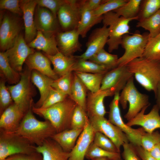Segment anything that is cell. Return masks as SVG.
<instances>
[{
    "label": "cell",
    "instance_id": "1",
    "mask_svg": "<svg viewBox=\"0 0 160 160\" xmlns=\"http://www.w3.org/2000/svg\"><path fill=\"white\" fill-rule=\"evenodd\" d=\"M32 108L26 112L15 132L38 146L57 132L49 121L37 119L33 114Z\"/></svg>",
    "mask_w": 160,
    "mask_h": 160
},
{
    "label": "cell",
    "instance_id": "2",
    "mask_svg": "<svg viewBox=\"0 0 160 160\" xmlns=\"http://www.w3.org/2000/svg\"><path fill=\"white\" fill-rule=\"evenodd\" d=\"M126 66L139 84L146 90L155 93L160 82V63L142 57Z\"/></svg>",
    "mask_w": 160,
    "mask_h": 160
},
{
    "label": "cell",
    "instance_id": "3",
    "mask_svg": "<svg viewBox=\"0 0 160 160\" xmlns=\"http://www.w3.org/2000/svg\"><path fill=\"white\" fill-rule=\"evenodd\" d=\"M77 105L68 96L63 101L47 108L33 105L32 110L33 113L49 121L58 133L71 129V118Z\"/></svg>",
    "mask_w": 160,
    "mask_h": 160
},
{
    "label": "cell",
    "instance_id": "4",
    "mask_svg": "<svg viewBox=\"0 0 160 160\" xmlns=\"http://www.w3.org/2000/svg\"><path fill=\"white\" fill-rule=\"evenodd\" d=\"M119 102L124 109L127 108V103L129 104L128 110L124 116L128 121L135 116L144 108L150 104L149 96L140 92L136 88L134 76L129 79L121 90Z\"/></svg>",
    "mask_w": 160,
    "mask_h": 160
},
{
    "label": "cell",
    "instance_id": "5",
    "mask_svg": "<svg viewBox=\"0 0 160 160\" xmlns=\"http://www.w3.org/2000/svg\"><path fill=\"white\" fill-rule=\"evenodd\" d=\"M37 146L16 132L0 129V160L17 154L36 151Z\"/></svg>",
    "mask_w": 160,
    "mask_h": 160
},
{
    "label": "cell",
    "instance_id": "6",
    "mask_svg": "<svg viewBox=\"0 0 160 160\" xmlns=\"http://www.w3.org/2000/svg\"><path fill=\"white\" fill-rule=\"evenodd\" d=\"M134 20H138V18H125L119 16L113 11L103 15V24L107 26L109 30V37L107 44L109 52L119 48L123 36L129 33V23Z\"/></svg>",
    "mask_w": 160,
    "mask_h": 160
},
{
    "label": "cell",
    "instance_id": "7",
    "mask_svg": "<svg viewBox=\"0 0 160 160\" xmlns=\"http://www.w3.org/2000/svg\"><path fill=\"white\" fill-rule=\"evenodd\" d=\"M31 71L27 68L20 73V78L16 84L7 87L14 102L27 112L33 105L34 91L31 78Z\"/></svg>",
    "mask_w": 160,
    "mask_h": 160
},
{
    "label": "cell",
    "instance_id": "8",
    "mask_svg": "<svg viewBox=\"0 0 160 160\" xmlns=\"http://www.w3.org/2000/svg\"><path fill=\"white\" fill-rule=\"evenodd\" d=\"M149 38V33L141 34L136 33L132 35H124L121 44L124 52L119 58L117 66L126 65L133 60L143 57Z\"/></svg>",
    "mask_w": 160,
    "mask_h": 160
},
{
    "label": "cell",
    "instance_id": "9",
    "mask_svg": "<svg viewBox=\"0 0 160 160\" xmlns=\"http://www.w3.org/2000/svg\"><path fill=\"white\" fill-rule=\"evenodd\" d=\"M119 92L116 93L109 104L108 120L119 127L126 135L129 142L134 146H141L142 136L145 132L142 127L133 129L124 122L119 107Z\"/></svg>",
    "mask_w": 160,
    "mask_h": 160
},
{
    "label": "cell",
    "instance_id": "10",
    "mask_svg": "<svg viewBox=\"0 0 160 160\" xmlns=\"http://www.w3.org/2000/svg\"><path fill=\"white\" fill-rule=\"evenodd\" d=\"M0 47L1 52L11 48L20 34L21 26L17 17L7 12L0 21Z\"/></svg>",
    "mask_w": 160,
    "mask_h": 160
},
{
    "label": "cell",
    "instance_id": "11",
    "mask_svg": "<svg viewBox=\"0 0 160 160\" xmlns=\"http://www.w3.org/2000/svg\"><path fill=\"white\" fill-rule=\"evenodd\" d=\"M81 13L80 0H65L57 14L59 23L65 31L77 29Z\"/></svg>",
    "mask_w": 160,
    "mask_h": 160
},
{
    "label": "cell",
    "instance_id": "12",
    "mask_svg": "<svg viewBox=\"0 0 160 160\" xmlns=\"http://www.w3.org/2000/svg\"><path fill=\"white\" fill-rule=\"evenodd\" d=\"M89 119L95 132H100L110 139L120 152V148L123 145L129 142L126 135L104 116H95Z\"/></svg>",
    "mask_w": 160,
    "mask_h": 160
},
{
    "label": "cell",
    "instance_id": "13",
    "mask_svg": "<svg viewBox=\"0 0 160 160\" xmlns=\"http://www.w3.org/2000/svg\"><path fill=\"white\" fill-rule=\"evenodd\" d=\"M134 76L126 65L118 66L104 75L100 90H109L113 94L120 92L129 79Z\"/></svg>",
    "mask_w": 160,
    "mask_h": 160
},
{
    "label": "cell",
    "instance_id": "14",
    "mask_svg": "<svg viewBox=\"0 0 160 160\" xmlns=\"http://www.w3.org/2000/svg\"><path fill=\"white\" fill-rule=\"evenodd\" d=\"M5 52L11 66L16 71L20 73L27 57L35 51L28 46L24 36L20 34L13 46Z\"/></svg>",
    "mask_w": 160,
    "mask_h": 160
},
{
    "label": "cell",
    "instance_id": "15",
    "mask_svg": "<svg viewBox=\"0 0 160 160\" xmlns=\"http://www.w3.org/2000/svg\"><path fill=\"white\" fill-rule=\"evenodd\" d=\"M109 35L108 28L105 25L93 30L86 43L85 51L80 55L75 56L77 59L89 60L93 56L104 48L107 43Z\"/></svg>",
    "mask_w": 160,
    "mask_h": 160
},
{
    "label": "cell",
    "instance_id": "16",
    "mask_svg": "<svg viewBox=\"0 0 160 160\" xmlns=\"http://www.w3.org/2000/svg\"><path fill=\"white\" fill-rule=\"evenodd\" d=\"M149 106L143 108L135 116L128 121L126 124L130 127L135 125L141 126L145 132L149 133L160 128V115L158 106L154 105L149 112L145 114V111Z\"/></svg>",
    "mask_w": 160,
    "mask_h": 160
},
{
    "label": "cell",
    "instance_id": "17",
    "mask_svg": "<svg viewBox=\"0 0 160 160\" xmlns=\"http://www.w3.org/2000/svg\"><path fill=\"white\" fill-rule=\"evenodd\" d=\"M34 22L37 31L45 35L56 34L59 32L57 17L47 8L37 5L35 11Z\"/></svg>",
    "mask_w": 160,
    "mask_h": 160
},
{
    "label": "cell",
    "instance_id": "18",
    "mask_svg": "<svg viewBox=\"0 0 160 160\" xmlns=\"http://www.w3.org/2000/svg\"><path fill=\"white\" fill-rule=\"evenodd\" d=\"M79 35L77 29L58 32L56 35L59 51L68 56H72L81 50V44L79 41Z\"/></svg>",
    "mask_w": 160,
    "mask_h": 160
},
{
    "label": "cell",
    "instance_id": "19",
    "mask_svg": "<svg viewBox=\"0 0 160 160\" xmlns=\"http://www.w3.org/2000/svg\"><path fill=\"white\" fill-rule=\"evenodd\" d=\"M95 132L89 119L74 147L70 152L68 160H84L87 150L93 141Z\"/></svg>",
    "mask_w": 160,
    "mask_h": 160
},
{
    "label": "cell",
    "instance_id": "20",
    "mask_svg": "<svg viewBox=\"0 0 160 160\" xmlns=\"http://www.w3.org/2000/svg\"><path fill=\"white\" fill-rule=\"evenodd\" d=\"M20 5L24 25V38L28 44L35 39L37 33L34 22L35 11L37 4L35 0H20Z\"/></svg>",
    "mask_w": 160,
    "mask_h": 160
},
{
    "label": "cell",
    "instance_id": "21",
    "mask_svg": "<svg viewBox=\"0 0 160 160\" xmlns=\"http://www.w3.org/2000/svg\"><path fill=\"white\" fill-rule=\"evenodd\" d=\"M26 113L14 102L0 115V129L15 132Z\"/></svg>",
    "mask_w": 160,
    "mask_h": 160
},
{
    "label": "cell",
    "instance_id": "22",
    "mask_svg": "<svg viewBox=\"0 0 160 160\" xmlns=\"http://www.w3.org/2000/svg\"><path fill=\"white\" fill-rule=\"evenodd\" d=\"M114 95L109 90H99L95 93L89 92L87 95L86 111L89 118L104 117L106 113L104 103L106 97Z\"/></svg>",
    "mask_w": 160,
    "mask_h": 160
},
{
    "label": "cell",
    "instance_id": "23",
    "mask_svg": "<svg viewBox=\"0 0 160 160\" xmlns=\"http://www.w3.org/2000/svg\"><path fill=\"white\" fill-rule=\"evenodd\" d=\"M25 63L30 70H36L55 80L59 77L55 73L51 66V62L44 54L35 52L28 56Z\"/></svg>",
    "mask_w": 160,
    "mask_h": 160
},
{
    "label": "cell",
    "instance_id": "24",
    "mask_svg": "<svg viewBox=\"0 0 160 160\" xmlns=\"http://www.w3.org/2000/svg\"><path fill=\"white\" fill-rule=\"evenodd\" d=\"M36 151L42 155L43 160H68L70 153L64 151L59 145L51 138L46 140Z\"/></svg>",
    "mask_w": 160,
    "mask_h": 160
},
{
    "label": "cell",
    "instance_id": "25",
    "mask_svg": "<svg viewBox=\"0 0 160 160\" xmlns=\"http://www.w3.org/2000/svg\"><path fill=\"white\" fill-rule=\"evenodd\" d=\"M56 35H45L41 32L37 31L36 37L28 44L33 49H36L42 51L46 55H54L59 51Z\"/></svg>",
    "mask_w": 160,
    "mask_h": 160
},
{
    "label": "cell",
    "instance_id": "26",
    "mask_svg": "<svg viewBox=\"0 0 160 160\" xmlns=\"http://www.w3.org/2000/svg\"><path fill=\"white\" fill-rule=\"evenodd\" d=\"M53 65V70L59 77L73 72V68L77 59L75 56H68L59 51L56 54L50 55L44 54Z\"/></svg>",
    "mask_w": 160,
    "mask_h": 160
},
{
    "label": "cell",
    "instance_id": "27",
    "mask_svg": "<svg viewBox=\"0 0 160 160\" xmlns=\"http://www.w3.org/2000/svg\"><path fill=\"white\" fill-rule=\"evenodd\" d=\"M31 78L32 84L38 88L40 96L39 100L34 104L33 106L39 108L47 98L54 80L35 70L31 71Z\"/></svg>",
    "mask_w": 160,
    "mask_h": 160
},
{
    "label": "cell",
    "instance_id": "28",
    "mask_svg": "<svg viewBox=\"0 0 160 160\" xmlns=\"http://www.w3.org/2000/svg\"><path fill=\"white\" fill-rule=\"evenodd\" d=\"M83 129H67L56 133L50 138L57 142L64 151L70 153L74 147Z\"/></svg>",
    "mask_w": 160,
    "mask_h": 160
},
{
    "label": "cell",
    "instance_id": "29",
    "mask_svg": "<svg viewBox=\"0 0 160 160\" xmlns=\"http://www.w3.org/2000/svg\"><path fill=\"white\" fill-rule=\"evenodd\" d=\"M103 17V16L96 15L93 11H81V18L77 28L79 35L83 38L86 37L87 33L92 27L102 21Z\"/></svg>",
    "mask_w": 160,
    "mask_h": 160
},
{
    "label": "cell",
    "instance_id": "30",
    "mask_svg": "<svg viewBox=\"0 0 160 160\" xmlns=\"http://www.w3.org/2000/svg\"><path fill=\"white\" fill-rule=\"evenodd\" d=\"M73 73V85L71 93L68 97L77 105L86 111L87 89L74 72Z\"/></svg>",
    "mask_w": 160,
    "mask_h": 160
},
{
    "label": "cell",
    "instance_id": "31",
    "mask_svg": "<svg viewBox=\"0 0 160 160\" xmlns=\"http://www.w3.org/2000/svg\"><path fill=\"white\" fill-rule=\"evenodd\" d=\"M0 71L1 78L9 84H15L20 80V73L11 66L5 51L0 52Z\"/></svg>",
    "mask_w": 160,
    "mask_h": 160
},
{
    "label": "cell",
    "instance_id": "32",
    "mask_svg": "<svg viewBox=\"0 0 160 160\" xmlns=\"http://www.w3.org/2000/svg\"><path fill=\"white\" fill-rule=\"evenodd\" d=\"M74 72L87 89L92 93H95L100 90L103 78L105 74Z\"/></svg>",
    "mask_w": 160,
    "mask_h": 160
},
{
    "label": "cell",
    "instance_id": "33",
    "mask_svg": "<svg viewBox=\"0 0 160 160\" xmlns=\"http://www.w3.org/2000/svg\"><path fill=\"white\" fill-rule=\"evenodd\" d=\"M136 26L149 32V38H154L160 33V10L152 15L138 20Z\"/></svg>",
    "mask_w": 160,
    "mask_h": 160
},
{
    "label": "cell",
    "instance_id": "34",
    "mask_svg": "<svg viewBox=\"0 0 160 160\" xmlns=\"http://www.w3.org/2000/svg\"><path fill=\"white\" fill-rule=\"evenodd\" d=\"M108 71L105 66L89 60L78 59L72 69L73 72L92 73L105 74Z\"/></svg>",
    "mask_w": 160,
    "mask_h": 160
},
{
    "label": "cell",
    "instance_id": "35",
    "mask_svg": "<svg viewBox=\"0 0 160 160\" xmlns=\"http://www.w3.org/2000/svg\"><path fill=\"white\" fill-rule=\"evenodd\" d=\"M118 55L110 54L103 48L93 56L89 60L105 67L109 71L118 66Z\"/></svg>",
    "mask_w": 160,
    "mask_h": 160
},
{
    "label": "cell",
    "instance_id": "36",
    "mask_svg": "<svg viewBox=\"0 0 160 160\" xmlns=\"http://www.w3.org/2000/svg\"><path fill=\"white\" fill-rule=\"evenodd\" d=\"M141 0H129L123 6L113 11L127 19L137 18L140 9Z\"/></svg>",
    "mask_w": 160,
    "mask_h": 160
},
{
    "label": "cell",
    "instance_id": "37",
    "mask_svg": "<svg viewBox=\"0 0 160 160\" xmlns=\"http://www.w3.org/2000/svg\"><path fill=\"white\" fill-rule=\"evenodd\" d=\"M143 57L160 63V35L149 37Z\"/></svg>",
    "mask_w": 160,
    "mask_h": 160
},
{
    "label": "cell",
    "instance_id": "38",
    "mask_svg": "<svg viewBox=\"0 0 160 160\" xmlns=\"http://www.w3.org/2000/svg\"><path fill=\"white\" fill-rule=\"evenodd\" d=\"M99 157H105L110 160H119L121 159L120 153L111 152L104 150L95 145L92 142L87 150L85 158L91 160Z\"/></svg>",
    "mask_w": 160,
    "mask_h": 160
},
{
    "label": "cell",
    "instance_id": "39",
    "mask_svg": "<svg viewBox=\"0 0 160 160\" xmlns=\"http://www.w3.org/2000/svg\"><path fill=\"white\" fill-rule=\"evenodd\" d=\"M74 78L73 72H69L54 80L52 87L68 96L71 93Z\"/></svg>",
    "mask_w": 160,
    "mask_h": 160
},
{
    "label": "cell",
    "instance_id": "40",
    "mask_svg": "<svg viewBox=\"0 0 160 160\" xmlns=\"http://www.w3.org/2000/svg\"><path fill=\"white\" fill-rule=\"evenodd\" d=\"M159 10L160 0H142L138 15V20L148 17Z\"/></svg>",
    "mask_w": 160,
    "mask_h": 160
},
{
    "label": "cell",
    "instance_id": "41",
    "mask_svg": "<svg viewBox=\"0 0 160 160\" xmlns=\"http://www.w3.org/2000/svg\"><path fill=\"white\" fill-rule=\"evenodd\" d=\"M89 118L86 111L77 105L73 112L71 119V129H84Z\"/></svg>",
    "mask_w": 160,
    "mask_h": 160
},
{
    "label": "cell",
    "instance_id": "42",
    "mask_svg": "<svg viewBox=\"0 0 160 160\" xmlns=\"http://www.w3.org/2000/svg\"><path fill=\"white\" fill-rule=\"evenodd\" d=\"M128 0H104L103 2L96 9L94 14L98 16H103L109 12L113 11L124 5Z\"/></svg>",
    "mask_w": 160,
    "mask_h": 160
},
{
    "label": "cell",
    "instance_id": "43",
    "mask_svg": "<svg viewBox=\"0 0 160 160\" xmlns=\"http://www.w3.org/2000/svg\"><path fill=\"white\" fill-rule=\"evenodd\" d=\"M93 142L97 146L106 151L120 153L113 142L100 132H95Z\"/></svg>",
    "mask_w": 160,
    "mask_h": 160
},
{
    "label": "cell",
    "instance_id": "44",
    "mask_svg": "<svg viewBox=\"0 0 160 160\" xmlns=\"http://www.w3.org/2000/svg\"><path fill=\"white\" fill-rule=\"evenodd\" d=\"M6 81L1 78L0 81V115L14 102L7 87Z\"/></svg>",
    "mask_w": 160,
    "mask_h": 160
},
{
    "label": "cell",
    "instance_id": "45",
    "mask_svg": "<svg viewBox=\"0 0 160 160\" xmlns=\"http://www.w3.org/2000/svg\"><path fill=\"white\" fill-rule=\"evenodd\" d=\"M160 143V133L158 131L151 133L145 132L142 135L141 146L149 152L157 144Z\"/></svg>",
    "mask_w": 160,
    "mask_h": 160
},
{
    "label": "cell",
    "instance_id": "46",
    "mask_svg": "<svg viewBox=\"0 0 160 160\" xmlns=\"http://www.w3.org/2000/svg\"><path fill=\"white\" fill-rule=\"evenodd\" d=\"M68 96L52 87L47 98L39 108H48L63 101Z\"/></svg>",
    "mask_w": 160,
    "mask_h": 160
},
{
    "label": "cell",
    "instance_id": "47",
    "mask_svg": "<svg viewBox=\"0 0 160 160\" xmlns=\"http://www.w3.org/2000/svg\"><path fill=\"white\" fill-rule=\"evenodd\" d=\"M65 0H35L37 5L48 9L56 17L58 10Z\"/></svg>",
    "mask_w": 160,
    "mask_h": 160
},
{
    "label": "cell",
    "instance_id": "48",
    "mask_svg": "<svg viewBox=\"0 0 160 160\" xmlns=\"http://www.w3.org/2000/svg\"><path fill=\"white\" fill-rule=\"evenodd\" d=\"M20 2V0H0V8L1 10H7L13 13L22 15L23 12Z\"/></svg>",
    "mask_w": 160,
    "mask_h": 160
},
{
    "label": "cell",
    "instance_id": "49",
    "mask_svg": "<svg viewBox=\"0 0 160 160\" xmlns=\"http://www.w3.org/2000/svg\"><path fill=\"white\" fill-rule=\"evenodd\" d=\"M123 151L122 156L123 160H141L137 154L134 145L130 143H126L122 145ZM119 160H123L121 159Z\"/></svg>",
    "mask_w": 160,
    "mask_h": 160
},
{
    "label": "cell",
    "instance_id": "50",
    "mask_svg": "<svg viewBox=\"0 0 160 160\" xmlns=\"http://www.w3.org/2000/svg\"><path fill=\"white\" fill-rule=\"evenodd\" d=\"M5 160H43L42 155L37 151L30 153H20L7 157Z\"/></svg>",
    "mask_w": 160,
    "mask_h": 160
},
{
    "label": "cell",
    "instance_id": "51",
    "mask_svg": "<svg viewBox=\"0 0 160 160\" xmlns=\"http://www.w3.org/2000/svg\"><path fill=\"white\" fill-rule=\"evenodd\" d=\"M102 0H81V11L89 10L94 11L103 2Z\"/></svg>",
    "mask_w": 160,
    "mask_h": 160
},
{
    "label": "cell",
    "instance_id": "52",
    "mask_svg": "<svg viewBox=\"0 0 160 160\" xmlns=\"http://www.w3.org/2000/svg\"><path fill=\"white\" fill-rule=\"evenodd\" d=\"M136 151L142 160H156L152 157L149 152L144 149L141 146H134Z\"/></svg>",
    "mask_w": 160,
    "mask_h": 160
},
{
    "label": "cell",
    "instance_id": "53",
    "mask_svg": "<svg viewBox=\"0 0 160 160\" xmlns=\"http://www.w3.org/2000/svg\"><path fill=\"white\" fill-rule=\"evenodd\" d=\"M149 153L156 160H160V143L155 145Z\"/></svg>",
    "mask_w": 160,
    "mask_h": 160
},
{
    "label": "cell",
    "instance_id": "54",
    "mask_svg": "<svg viewBox=\"0 0 160 160\" xmlns=\"http://www.w3.org/2000/svg\"><path fill=\"white\" fill-rule=\"evenodd\" d=\"M154 95L156 100V104L160 111V82L158 86L156 91L154 93Z\"/></svg>",
    "mask_w": 160,
    "mask_h": 160
},
{
    "label": "cell",
    "instance_id": "55",
    "mask_svg": "<svg viewBox=\"0 0 160 160\" xmlns=\"http://www.w3.org/2000/svg\"><path fill=\"white\" fill-rule=\"evenodd\" d=\"M91 160H110L108 158L105 157H99L93 159Z\"/></svg>",
    "mask_w": 160,
    "mask_h": 160
},
{
    "label": "cell",
    "instance_id": "56",
    "mask_svg": "<svg viewBox=\"0 0 160 160\" xmlns=\"http://www.w3.org/2000/svg\"><path fill=\"white\" fill-rule=\"evenodd\" d=\"M159 35H160V34H159Z\"/></svg>",
    "mask_w": 160,
    "mask_h": 160
}]
</instances>
